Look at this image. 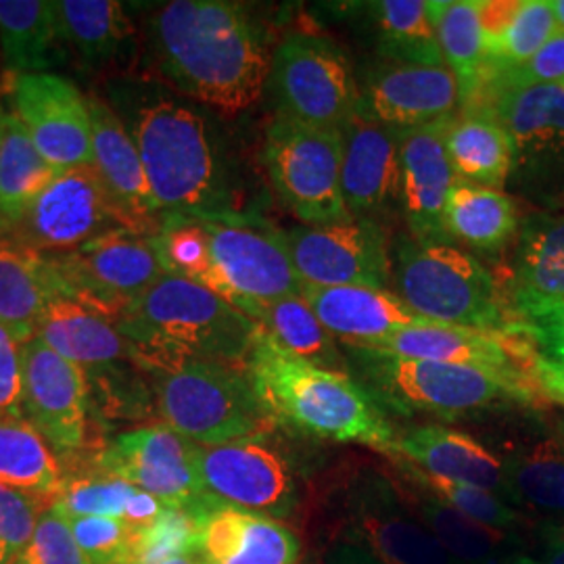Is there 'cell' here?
<instances>
[{
	"label": "cell",
	"mask_w": 564,
	"mask_h": 564,
	"mask_svg": "<svg viewBox=\"0 0 564 564\" xmlns=\"http://www.w3.org/2000/svg\"><path fill=\"white\" fill-rule=\"evenodd\" d=\"M302 295L324 328L347 349H372L403 328L433 323L389 289L303 284Z\"/></svg>",
	"instance_id": "cell-25"
},
{
	"label": "cell",
	"mask_w": 564,
	"mask_h": 564,
	"mask_svg": "<svg viewBox=\"0 0 564 564\" xmlns=\"http://www.w3.org/2000/svg\"><path fill=\"white\" fill-rule=\"evenodd\" d=\"M23 416L21 343L0 326V421Z\"/></svg>",
	"instance_id": "cell-51"
},
{
	"label": "cell",
	"mask_w": 564,
	"mask_h": 564,
	"mask_svg": "<svg viewBox=\"0 0 564 564\" xmlns=\"http://www.w3.org/2000/svg\"><path fill=\"white\" fill-rule=\"evenodd\" d=\"M389 460L398 466V475L402 477V481L421 487L437 500H442L444 505L463 512L464 517L512 535H517V531L523 529V517L519 514V510L508 505L500 496L475 485L456 484V481L426 475L421 468L405 463L402 458H389Z\"/></svg>",
	"instance_id": "cell-44"
},
{
	"label": "cell",
	"mask_w": 564,
	"mask_h": 564,
	"mask_svg": "<svg viewBox=\"0 0 564 564\" xmlns=\"http://www.w3.org/2000/svg\"><path fill=\"white\" fill-rule=\"evenodd\" d=\"M400 491L403 502L423 521L456 563L506 564L517 554V535L464 517L463 512L444 505L416 485H402Z\"/></svg>",
	"instance_id": "cell-32"
},
{
	"label": "cell",
	"mask_w": 564,
	"mask_h": 564,
	"mask_svg": "<svg viewBox=\"0 0 564 564\" xmlns=\"http://www.w3.org/2000/svg\"><path fill=\"white\" fill-rule=\"evenodd\" d=\"M36 337L69 362L78 364L86 379L137 364L132 343L121 335L111 316L65 295L48 302Z\"/></svg>",
	"instance_id": "cell-27"
},
{
	"label": "cell",
	"mask_w": 564,
	"mask_h": 564,
	"mask_svg": "<svg viewBox=\"0 0 564 564\" xmlns=\"http://www.w3.org/2000/svg\"><path fill=\"white\" fill-rule=\"evenodd\" d=\"M519 207L505 191L456 181L445 205V232L481 253H498L519 235Z\"/></svg>",
	"instance_id": "cell-34"
},
{
	"label": "cell",
	"mask_w": 564,
	"mask_h": 564,
	"mask_svg": "<svg viewBox=\"0 0 564 564\" xmlns=\"http://www.w3.org/2000/svg\"><path fill=\"white\" fill-rule=\"evenodd\" d=\"M339 538L362 545L383 564H458L403 502L387 475L362 468L335 494Z\"/></svg>",
	"instance_id": "cell-13"
},
{
	"label": "cell",
	"mask_w": 564,
	"mask_h": 564,
	"mask_svg": "<svg viewBox=\"0 0 564 564\" xmlns=\"http://www.w3.org/2000/svg\"><path fill=\"white\" fill-rule=\"evenodd\" d=\"M506 302L514 321L564 302V214L524 218L508 263Z\"/></svg>",
	"instance_id": "cell-26"
},
{
	"label": "cell",
	"mask_w": 564,
	"mask_h": 564,
	"mask_svg": "<svg viewBox=\"0 0 564 564\" xmlns=\"http://www.w3.org/2000/svg\"><path fill=\"white\" fill-rule=\"evenodd\" d=\"M552 11L556 15V23H558V30L564 32V0H552Z\"/></svg>",
	"instance_id": "cell-58"
},
{
	"label": "cell",
	"mask_w": 564,
	"mask_h": 564,
	"mask_svg": "<svg viewBox=\"0 0 564 564\" xmlns=\"http://www.w3.org/2000/svg\"><path fill=\"white\" fill-rule=\"evenodd\" d=\"M449 120L398 130L400 207L416 241L452 242L445 232V205L458 178L445 149Z\"/></svg>",
	"instance_id": "cell-22"
},
{
	"label": "cell",
	"mask_w": 564,
	"mask_h": 564,
	"mask_svg": "<svg viewBox=\"0 0 564 564\" xmlns=\"http://www.w3.org/2000/svg\"><path fill=\"white\" fill-rule=\"evenodd\" d=\"M90 458L102 470L147 491L170 508L209 514L216 502L203 487L197 444L167 424H147L97 445Z\"/></svg>",
	"instance_id": "cell-15"
},
{
	"label": "cell",
	"mask_w": 564,
	"mask_h": 564,
	"mask_svg": "<svg viewBox=\"0 0 564 564\" xmlns=\"http://www.w3.org/2000/svg\"><path fill=\"white\" fill-rule=\"evenodd\" d=\"M470 113H487L508 132L514 151L512 193L542 207L564 203L563 86L496 90Z\"/></svg>",
	"instance_id": "cell-9"
},
{
	"label": "cell",
	"mask_w": 564,
	"mask_h": 564,
	"mask_svg": "<svg viewBox=\"0 0 564 564\" xmlns=\"http://www.w3.org/2000/svg\"><path fill=\"white\" fill-rule=\"evenodd\" d=\"M0 59L11 76L55 74L72 59L53 0H0Z\"/></svg>",
	"instance_id": "cell-31"
},
{
	"label": "cell",
	"mask_w": 564,
	"mask_h": 564,
	"mask_svg": "<svg viewBox=\"0 0 564 564\" xmlns=\"http://www.w3.org/2000/svg\"><path fill=\"white\" fill-rule=\"evenodd\" d=\"M88 109L93 121V165L120 212L123 228L153 237L163 214L153 197L137 144L101 93L88 95Z\"/></svg>",
	"instance_id": "cell-23"
},
{
	"label": "cell",
	"mask_w": 564,
	"mask_h": 564,
	"mask_svg": "<svg viewBox=\"0 0 564 564\" xmlns=\"http://www.w3.org/2000/svg\"><path fill=\"white\" fill-rule=\"evenodd\" d=\"M55 295L41 251L18 239L0 241V326L20 343L34 339L42 314Z\"/></svg>",
	"instance_id": "cell-33"
},
{
	"label": "cell",
	"mask_w": 564,
	"mask_h": 564,
	"mask_svg": "<svg viewBox=\"0 0 564 564\" xmlns=\"http://www.w3.org/2000/svg\"><path fill=\"white\" fill-rule=\"evenodd\" d=\"M67 521L88 564H128L137 533L121 519L74 517Z\"/></svg>",
	"instance_id": "cell-46"
},
{
	"label": "cell",
	"mask_w": 564,
	"mask_h": 564,
	"mask_svg": "<svg viewBox=\"0 0 564 564\" xmlns=\"http://www.w3.org/2000/svg\"><path fill=\"white\" fill-rule=\"evenodd\" d=\"M391 281L408 307L426 321L517 333L500 282L454 245L400 239L391 256Z\"/></svg>",
	"instance_id": "cell-6"
},
{
	"label": "cell",
	"mask_w": 564,
	"mask_h": 564,
	"mask_svg": "<svg viewBox=\"0 0 564 564\" xmlns=\"http://www.w3.org/2000/svg\"><path fill=\"white\" fill-rule=\"evenodd\" d=\"M63 460V485L53 508L63 517H109L121 519L123 508L137 487L102 470L93 463L90 454L80 452Z\"/></svg>",
	"instance_id": "cell-42"
},
{
	"label": "cell",
	"mask_w": 564,
	"mask_h": 564,
	"mask_svg": "<svg viewBox=\"0 0 564 564\" xmlns=\"http://www.w3.org/2000/svg\"><path fill=\"white\" fill-rule=\"evenodd\" d=\"M514 330L533 343L542 358L564 366V302L527 314Z\"/></svg>",
	"instance_id": "cell-50"
},
{
	"label": "cell",
	"mask_w": 564,
	"mask_h": 564,
	"mask_svg": "<svg viewBox=\"0 0 564 564\" xmlns=\"http://www.w3.org/2000/svg\"><path fill=\"white\" fill-rule=\"evenodd\" d=\"M263 165L289 212L307 226L351 220L341 191L343 134L276 116Z\"/></svg>",
	"instance_id": "cell-10"
},
{
	"label": "cell",
	"mask_w": 564,
	"mask_h": 564,
	"mask_svg": "<svg viewBox=\"0 0 564 564\" xmlns=\"http://www.w3.org/2000/svg\"><path fill=\"white\" fill-rule=\"evenodd\" d=\"M519 0H479V25L484 36L485 61L491 59L514 20Z\"/></svg>",
	"instance_id": "cell-52"
},
{
	"label": "cell",
	"mask_w": 564,
	"mask_h": 564,
	"mask_svg": "<svg viewBox=\"0 0 564 564\" xmlns=\"http://www.w3.org/2000/svg\"><path fill=\"white\" fill-rule=\"evenodd\" d=\"M561 437H563V444H564V419L561 421Z\"/></svg>",
	"instance_id": "cell-60"
},
{
	"label": "cell",
	"mask_w": 564,
	"mask_h": 564,
	"mask_svg": "<svg viewBox=\"0 0 564 564\" xmlns=\"http://www.w3.org/2000/svg\"><path fill=\"white\" fill-rule=\"evenodd\" d=\"M42 256L57 295L90 305L113 321L165 274L151 237L126 228L72 251Z\"/></svg>",
	"instance_id": "cell-11"
},
{
	"label": "cell",
	"mask_w": 564,
	"mask_h": 564,
	"mask_svg": "<svg viewBox=\"0 0 564 564\" xmlns=\"http://www.w3.org/2000/svg\"><path fill=\"white\" fill-rule=\"evenodd\" d=\"M389 458H402L440 479L481 487L505 500L500 456L458 429L419 426L398 437L395 454Z\"/></svg>",
	"instance_id": "cell-29"
},
{
	"label": "cell",
	"mask_w": 564,
	"mask_h": 564,
	"mask_svg": "<svg viewBox=\"0 0 564 564\" xmlns=\"http://www.w3.org/2000/svg\"><path fill=\"white\" fill-rule=\"evenodd\" d=\"M362 387L381 408L398 414L463 419L496 405H531L544 395L533 379L508 377L460 364L402 358L372 349H349Z\"/></svg>",
	"instance_id": "cell-5"
},
{
	"label": "cell",
	"mask_w": 564,
	"mask_h": 564,
	"mask_svg": "<svg viewBox=\"0 0 564 564\" xmlns=\"http://www.w3.org/2000/svg\"><path fill=\"white\" fill-rule=\"evenodd\" d=\"M245 314L260 326L265 339L289 356L326 370L347 372V358L343 356L339 343L324 328L303 295L256 303L247 307Z\"/></svg>",
	"instance_id": "cell-35"
},
{
	"label": "cell",
	"mask_w": 564,
	"mask_h": 564,
	"mask_svg": "<svg viewBox=\"0 0 564 564\" xmlns=\"http://www.w3.org/2000/svg\"><path fill=\"white\" fill-rule=\"evenodd\" d=\"M4 118H7V111L0 107V151H2V139H4Z\"/></svg>",
	"instance_id": "cell-59"
},
{
	"label": "cell",
	"mask_w": 564,
	"mask_h": 564,
	"mask_svg": "<svg viewBox=\"0 0 564 564\" xmlns=\"http://www.w3.org/2000/svg\"><path fill=\"white\" fill-rule=\"evenodd\" d=\"M370 9L387 61L445 65L433 25L431 2L381 0Z\"/></svg>",
	"instance_id": "cell-41"
},
{
	"label": "cell",
	"mask_w": 564,
	"mask_h": 564,
	"mask_svg": "<svg viewBox=\"0 0 564 564\" xmlns=\"http://www.w3.org/2000/svg\"><path fill=\"white\" fill-rule=\"evenodd\" d=\"M291 260L303 284L387 289L391 256L379 223L300 226L284 232Z\"/></svg>",
	"instance_id": "cell-19"
},
{
	"label": "cell",
	"mask_w": 564,
	"mask_h": 564,
	"mask_svg": "<svg viewBox=\"0 0 564 564\" xmlns=\"http://www.w3.org/2000/svg\"><path fill=\"white\" fill-rule=\"evenodd\" d=\"M358 107L387 128L412 130L454 118L460 88L445 65L387 61L366 76Z\"/></svg>",
	"instance_id": "cell-21"
},
{
	"label": "cell",
	"mask_w": 564,
	"mask_h": 564,
	"mask_svg": "<svg viewBox=\"0 0 564 564\" xmlns=\"http://www.w3.org/2000/svg\"><path fill=\"white\" fill-rule=\"evenodd\" d=\"M272 93L279 116L341 132L358 111L360 86L337 44L312 34H289L272 53Z\"/></svg>",
	"instance_id": "cell-12"
},
{
	"label": "cell",
	"mask_w": 564,
	"mask_h": 564,
	"mask_svg": "<svg viewBox=\"0 0 564 564\" xmlns=\"http://www.w3.org/2000/svg\"><path fill=\"white\" fill-rule=\"evenodd\" d=\"M46 500L0 484V564H11L30 542Z\"/></svg>",
	"instance_id": "cell-48"
},
{
	"label": "cell",
	"mask_w": 564,
	"mask_h": 564,
	"mask_svg": "<svg viewBox=\"0 0 564 564\" xmlns=\"http://www.w3.org/2000/svg\"><path fill=\"white\" fill-rule=\"evenodd\" d=\"M147 375L186 360L247 364L260 326L212 289L163 274L116 318Z\"/></svg>",
	"instance_id": "cell-4"
},
{
	"label": "cell",
	"mask_w": 564,
	"mask_h": 564,
	"mask_svg": "<svg viewBox=\"0 0 564 564\" xmlns=\"http://www.w3.org/2000/svg\"><path fill=\"white\" fill-rule=\"evenodd\" d=\"M0 484L53 506L63 485L57 452L23 416L0 421Z\"/></svg>",
	"instance_id": "cell-39"
},
{
	"label": "cell",
	"mask_w": 564,
	"mask_h": 564,
	"mask_svg": "<svg viewBox=\"0 0 564 564\" xmlns=\"http://www.w3.org/2000/svg\"><path fill=\"white\" fill-rule=\"evenodd\" d=\"M13 113L42 158L59 172L93 165L88 95L59 74L11 76Z\"/></svg>",
	"instance_id": "cell-18"
},
{
	"label": "cell",
	"mask_w": 564,
	"mask_h": 564,
	"mask_svg": "<svg viewBox=\"0 0 564 564\" xmlns=\"http://www.w3.org/2000/svg\"><path fill=\"white\" fill-rule=\"evenodd\" d=\"M564 84V32L558 30L544 46L527 61L521 67H514L510 72H505L496 78L487 82L484 88L481 99L489 93L505 90V88H529V86H563ZM475 105V107H477ZM473 107V109H475ZM470 109V111H473ZM466 111V113H470Z\"/></svg>",
	"instance_id": "cell-49"
},
{
	"label": "cell",
	"mask_w": 564,
	"mask_h": 564,
	"mask_svg": "<svg viewBox=\"0 0 564 564\" xmlns=\"http://www.w3.org/2000/svg\"><path fill=\"white\" fill-rule=\"evenodd\" d=\"M160 564H205V561H203L199 552H193V554H184V556H178V558H172V561H165V563Z\"/></svg>",
	"instance_id": "cell-57"
},
{
	"label": "cell",
	"mask_w": 564,
	"mask_h": 564,
	"mask_svg": "<svg viewBox=\"0 0 564 564\" xmlns=\"http://www.w3.org/2000/svg\"><path fill=\"white\" fill-rule=\"evenodd\" d=\"M23 419L41 431L59 458L90 445V387L78 364L51 349L41 337L21 343Z\"/></svg>",
	"instance_id": "cell-16"
},
{
	"label": "cell",
	"mask_w": 564,
	"mask_h": 564,
	"mask_svg": "<svg viewBox=\"0 0 564 564\" xmlns=\"http://www.w3.org/2000/svg\"><path fill=\"white\" fill-rule=\"evenodd\" d=\"M209 232L218 295L241 312L256 303L302 295L284 232L245 214L203 218Z\"/></svg>",
	"instance_id": "cell-14"
},
{
	"label": "cell",
	"mask_w": 564,
	"mask_h": 564,
	"mask_svg": "<svg viewBox=\"0 0 564 564\" xmlns=\"http://www.w3.org/2000/svg\"><path fill=\"white\" fill-rule=\"evenodd\" d=\"M116 228H123L120 212L95 165L59 172L15 224L18 241L41 253L78 249Z\"/></svg>",
	"instance_id": "cell-17"
},
{
	"label": "cell",
	"mask_w": 564,
	"mask_h": 564,
	"mask_svg": "<svg viewBox=\"0 0 564 564\" xmlns=\"http://www.w3.org/2000/svg\"><path fill=\"white\" fill-rule=\"evenodd\" d=\"M61 30L72 59L88 74L120 78L137 57V28L116 0H59Z\"/></svg>",
	"instance_id": "cell-28"
},
{
	"label": "cell",
	"mask_w": 564,
	"mask_h": 564,
	"mask_svg": "<svg viewBox=\"0 0 564 564\" xmlns=\"http://www.w3.org/2000/svg\"><path fill=\"white\" fill-rule=\"evenodd\" d=\"M556 32L558 23L552 11V0H521V7L498 51L487 61L485 86L491 78L524 65Z\"/></svg>",
	"instance_id": "cell-45"
},
{
	"label": "cell",
	"mask_w": 564,
	"mask_h": 564,
	"mask_svg": "<svg viewBox=\"0 0 564 564\" xmlns=\"http://www.w3.org/2000/svg\"><path fill=\"white\" fill-rule=\"evenodd\" d=\"M105 101L137 144L162 214L214 218L235 214V193L209 118L160 82L113 78Z\"/></svg>",
	"instance_id": "cell-2"
},
{
	"label": "cell",
	"mask_w": 564,
	"mask_h": 564,
	"mask_svg": "<svg viewBox=\"0 0 564 564\" xmlns=\"http://www.w3.org/2000/svg\"><path fill=\"white\" fill-rule=\"evenodd\" d=\"M274 429L226 444L197 445L203 487L216 502L274 521L297 512L303 466Z\"/></svg>",
	"instance_id": "cell-8"
},
{
	"label": "cell",
	"mask_w": 564,
	"mask_h": 564,
	"mask_svg": "<svg viewBox=\"0 0 564 564\" xmlns=\"http://www.w3.org/2000/svg\"><path fill=\"white\" fill-rule=\"evenodd\" d=\"M533 377L540 387V393L545 400L558 403L564 408V366L563 364L550 362L538 354V360L533 366Z\"/></svg>",
	"instance_id": "cell-54"
},
{
	"label": "cell",
	"mask_w": 564,
	"mask_h": 564,
	"mask_svg": "<svg viewBox=\"0 0 564 564\" xmlns=\"http://www.w3.org/2000/svg\"><path fill=\"white\" fill-rule=\"evenodd\" d=\"M445 149L458 181L498 191L508 184L514 160L512 141L491 116H454L445 130Z\"/></svg>",
	"instance_id": "cell-37"
},
{
	"label": "cell",
	"mask_w": 564,
	"mask_h": 564,
	"mask_svg": "<svg viewBox=\"0 0 564 564\" xmlns=\"http://www.w3.org/2000/svg\"><path fill=\"white\" fill-rule=\"evenodd\" d=\"M372 351L414 360L473 366L535 381L533 366L538 360V349L521 333L429 323L403 328L372 347Z\"/></svg>",
	"instance_id": "cell-20"
},
{
	"label": "cell",
	"mask_w": 564,
	"mask_h": 564,
	"mask_svg": "<svg viewBox=\"0 0 564 564\" xmlns=\"http://www.w3.org/2000/svg\"><path fill=\"white\" fill-rule=\"evenodd\" d=\"M245 366L279 429L337 444L368 445L384 456L395 454L398 435L383 408L347 372L289 356L262 330Z\"/></svg>",
	"instance_id": "cell-3"
},
{
	"label": "cell",
	"mask_w": 564,
	"mask_h": 564,
	"mask_svg": "<svg viewBox=\"0 0 564 564\" xmlns=\"http://www.w3.org/2000/svg\"><path fill=\"white\" fill-rule=\"evenodd\" d=\"M149 379L162 423L193 444H226L276 426L245 364L186 360Z\"/></svg>",
	"instance_id": "cell-7"
},
{
	"label": "cell",
	"mask_w": 564,
	"mask_h": 564,
	"mask_svg": "<svg viewBox=\"0 0 564 564\" xmlns=\"http://www.w3.org/2000/svg\"><path fill=\"white\" fill-rule=\"evenodd\" d=\"M165 274L197 282L218 293V279L212 262L209 232L203 218L163 214L158 232L151 237Z\"/></svg>",
	"instance_id": "cell-43"
},
{
	"label": "cell",
	"mask_w": 564,
	"mask_h": 564,
	"mask_svg": "<svg viewBox=\"0 0 564 564\" xmlns=\"http://www.w3.org/2000/svg\"><path fill=\"white\" fill-rule=\"evenodd\" d=\"M205 564H297L300 540L281 521L218 506L203 523Z\"/></svg>",
	"instance_id": "cell-30"
},
{
	"label": "cell",
	"mask_w": 564,
	"mask_h": 564,
	"mask_svg": "<svg viewBox=\"0 0 564 564\" xmlns=\"http://www.w3.org/2000/svg\"><path fill=\"white\" fill-rule=\"evenodd\" d=\"M431 15L445 67L458 80L460 107L466 113L479 101L487 76L479 0L431 2Z\"/></svg>",
	"instance_id": "cell-38"
},
{
	"label": "cell",
	"mask_w": 564,
	"mask_h": 564,
	"mask_svg": "<svg viewBox=\"0 0 564 564\" xmlns=\"http://www.w3.org/2000/svg\"><path fill=\"white\" fill-rule=\"evenodd\" d=\"M11 564H88L76 542L69 521L55 510L46 508L30 542Z\"/></svg>",
	"instance_id": "cell-47"
},
{
	"label": "cell",
	"mask_w": 564,
	"mask_h": 564,
	"mask_svg": "<svg viewBox=\"0 0 564 564\" xmlns=\"http://www.w3.org/2000/svg\"><path fill=\"white\" fill-rule=\"evenodd\" d=\"M324 564H383L362 545L337 538L324 552Z\"/></svg>",
	"instance_id": "cell-55"
},
{
	"label": "cell",
	"mask_w": 564,
	"mask_h": 564,
	"mask_svg": "<svg viewBox=\"0 0 564 564\" xmlns=\"http://www.w3.org/2000/svg\"><path fill=\"white\" fill-rule=\"evenodd\" d=\"M57 174L59 170L42 158L15 113H7L0 151V223H20L25 209Z\"/></svg>",
	"instance_id": "cell-40"
},
{
	"label": "cell",
	"mask_w": 564,
	"mask_h": 564,
	"mask_svg": "<svg viewBox=\"0 0 564 564\" xmlns=\"http://www.w3.org/2000/svg\"><path fill=\"white\" fill-rule=\"evenodd\" d=\"M170 508V506L163 505L162 500H158L155 496L147 494L137 489L128 505L123 508V514H121V521L128 524L137 535L147 531L151 524L155 523L160 517H162L163 510Z\"/></svg>",
	"instance_id": "cell-53"
},
{
	"label": "cell",
	"mask_w": 564,
	"mask_h": 564,
	"mask_svg": "<svg viewBox=\"0 0 564 564\" xmlns=\"http://www.w3.org/2000/svg\"><path fill=\"white\" fill-rule=\"evenodd\" d=\"M538 564H564V533L563 531H547L542 545Z\"/></svg>",
	"instance_id": "cell-56"
},
{
	"label": "cell",
	"mask_w": 564,
	"mask_h": 564,
	"mask_svg": "<svg viewBox=\"0 0 564 564\" xmlns=\"http://www.w3.org/2000/svg\"><path fill=\"white\" fill-rule=\"evenodd\" d=\"M502 460L505 500L531 512L564 517V444L552 437L512 447Z\"/></svg>",
	"instance_id": "cell-36"
},
{
	"label": "cell",
	"mask_w": 564,
	"mask_h": 564,
	"mask_svg": "<svg viewBox=\"0 0 564 564\" xmlns=\"http://www.w3.org/2000/svg\"><path fill=\"white\" fill-rule=\"evenodd\" d=\"M563 88H564V84H563Z\"/></svg>",
	"instance_id": "cell-61"
},
{
	"label": "cell",
	"mask_w": 564,
	"mask_h": 564,
	"mask_svg": "<svg viewBox=\"0 0 564 564\" xmlns=\"http://www.w3.org/2000/svg\"><path fill=\"white\" fill-rule=\"evenodd\" d=\"M151 57L182 97L228 116L262 99L272 53L249 11L228 0H174L147 21Z\"/></svg>",
	"instance_id": "cell-1"
},
{
	"label": "cell",
	"mask_w": 564,
	"mask_h": 564,
	"mask_svg": "<svg viewBox=\"0 0 564 564\" xmlns=\"http://www.w3.org/2000/svg\"><path fill=\"white\" fill-rule=\"evenodd\" d=\"M341 134L343 202L351 218L377 223L400 203L398 130L368 118L358 107Z\"/></svg>",
	"instance_id": "cell-24"
}]
</instances>
